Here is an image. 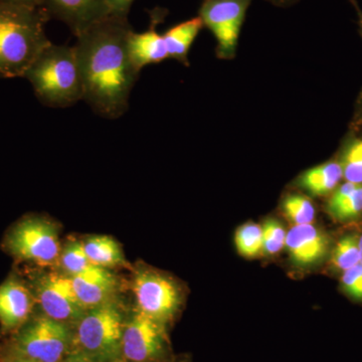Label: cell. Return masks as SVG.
I'll list each match as a JSON object with an SVG mask.
<instances>
[{
  "instance_id": "cell-1",
  "label": "cell",
  "mask_w": 362,
  "mask_h": 362,
  "mask_svg": "<svg viewBox=\"0 0 362 362\" xmlns=\"http://www.w3.org/2000/svg\"><path fill=\"white\" fill-rule=\"evenodd\" d=\"M132 30L128 20L109 16L76 37L74 45L84 87L83 100L97 115L110 120L128 111L139 77L128 54Z\"/></svg>"
},
{
  "instance_id": "cell-2",
  "label": "cell",
  "mask_w": 362,
  "mask_h": 362,
  "mask_svg": "<svg viewBox=\"0 0 362 362\" xmlns=\"http://www.w3.org/2000/svg\"><path fill=\"white\" fill-rule=\"evenodd\" d=\"M42 7L0 2V78L25 77L33 62L52 44Z\"/></svg>"
},
{
  "instance_id": "cell-3",
  "label": "cell",
  "mask_w": 362,
  "mask_h": 362,
  "mask_svg": "<svg viewBox=\"0 0 362 362\" xmlns=\"http://www.w3.org/2000/svg\"><path fill=\"white\" fill-rule=\"evenodd\" d=\"M42 104L66 108L84 99L82 75L75 49L52 44L33 62L25 77Z\"/></svg>"
},
{
  "instance_id": "cell-4",
  "label": "cell",
  "mask_w": 362,
  "mask_h": 362,
  "mask_svg": "<svg viewBox=\"0 0 362 362\" xmlns=\"http://www.w3.org/2000/svg\"><path fill=\"white\" fill-rule=\"evenodd\" d=\"M125 325L122 312L112 301L89 309L76 324L71 352H80L95 362L122 358Z\"/></svg>"
},
{
  "instance_id": "cell-5",
  "label": "cell",
  "mask_w": 362,
  "mask_h": 362,
  "mask_svg": "<svg viewBox=\"0 0 362 362\" xmlns=\"http://www.w3.org/2000/svg\"><path fill=\"white\" fill-rule=\"evenodd\" d=\"M73 349L70 326L40 315L23 324L14 332L9 354L35 362H63Z\"/></svg>"
},
{
  "instance_id": "cell-6",
  "label": "cell",
  "mask_w": 362,
  "mask_h": 362,
  "mask_svg": "<svg viewBox=\"0 0 362 362\" xmlns=\"http://www.w3.org/2000/svg\"><path fill=\"white\" fill-rule=\"evenodd\" d=\"M4 246L21 261L40 266L58 263L61 256L58 226L45 216H26L7 233Z\"/></svg>"
},
{
  "instance_id": "cell-7",
  "label": "cell",
  "mask_w": 362,
  "mask_h": 362,
  "mask_svg": "<svg viewBox=\"0 0 362 362\" xmlns=\"http://www.w3.org/2000/svg\"><path fill=\"white\" fill-rule=\"evenodd\" d=\"M252 0H204L199 16L216 40V57L232 59Z\"/></svg>"
},
{
  "instance_id": "cell-8",
  "label": "cell",
  "mask_w": 362,
  "mask_h": 362,
  "mask_svg": "<svg viewBox=\"0 0 362 362\" xmlns=\"http://www.w3.org/2000/svg\"><path fill=\"white\" fill-rule=\"evenodd\" d=\"M169 343L164 324L138 311L126 322L122 340L125 362H165Z\"/></svg>"
},
{
  "instance_id": "cell-9",
  "label": "cell",
  "mask_w": 362,
  "mask_h": 362,
  "mask_svg": "<svg viewBox=\"0 0 362 362\" xmlns=\"http://www.w3.org/2000/svg\"><path fill=\"white\" fill-rule=\"evenodd\" d=\"M133 292L138 311L162 324L175 316L180 305V293L175 283L156 272H137Z\"/></svg>"
},
{
  "instance_id": "cell-10",
  "label": "cell",
  "mask_w": 362,
  "mask_h": 362,
  "mask_svg": "<svg viewBox=\"0 0 362 362\" xmlns=\"http://www.w3.org/2000/svg\"><path fill=\"white\" fill-rule=\"evenodd\" d=\"M44 315L65 323L77 324L87 309L78 301L71 279L58 274H47L37 281L35 296Z\"/></svg>"
},
{
  "instance_id": "cell-11",
  "label": "cell",
  "mask_w": 362,
  "mask_h": 362,
  "mask_svg": "<svg viewBox=\"0 0 362 362\" xmlns=\"http://www.w3.org/2000/svg\"><path fill=\"white\" fill-rule=\"evenodd\" d=\"M49 18L63 21L76 37L109 16L106 0H44Z\"/></svg>"
},
{
  "instance_id": "cell-12",
  "label": "cell",
  "mask_w": 362,
  "mask_h": 362,
  "mask_svg": "<svg viewBox=\"0 0 362 362\" xmlns=\"http://www.w3.org/2000/svg\"><path fill=\"white\" fill-rule=\"evenodd\" d=\"M329 240L313 223L294 226L286 235L285 247L290 259L298 267L319 263L326 256Z\"/></svg>"
},
{
  "instance_id": "cell-13",
  "label": "cell",
  "mask_w": 362,
  "mask_h": 362,
  "mask_svg": "<svg viewBox=\"0 0 362 362\" xmlns=\"http://www.w3.org/2000/svg\"><path fill=\"white\" fill-rule=\"evenodd\" d=\"M35 305V296L16 278L0 285V325L4 333L20 329L28 322Z\"/></svg>"
},
{
  "instance_id": "cell-14",
  "label": "cell",
  "mask_w": 362,
  "mask_h": 362,
  "mask_svg": "<svg viewBox=\"0 0 362 362\" xmlns=\"http://www.w3.org/2000/svg\"><path fill=\"white\" fill-rule=\"evenodd\" d=\"M70 279L78 301L87 310L112 301L116 281L107 269L98 268L85 275Z\"/></svg>"
},
{
  "instance_id": "cell-15",
  "label": "cell",
  "mask_w": 362,
  "mask_h": 362,
  "mask_svg": "<svg viewBox=\"0 0 362 362\" xmlns=\"http://www.w3.org/2000/svg\"><path fill=\"white\" fill-rule=\"evenodd\" d=\"M131 63L138 71L144 66L159 64L169 59L163 35L157 32L156 23L143 33H130L127 42Z\"/></svg>"
},
{
  "instance_id": "cell-16",
  "label": "cell",
  "mask_w": 362,
  "mask_h": 362,
  "mask_svg": "<svg viewBox=\"0 0 362 362\" xmlns=\"http://www.w3.org/2000/svg\"><path fill=\"white\" fill-rule=\"evenodd\" d=\"M342 178L340 162L328 161L305 171L298 180V185L307 194L322 197L334 192Z\"/></svg>"
},
{
  "instance_id": "cell-17",
  "label": "cell",
  "mask_w": 362,
  "mask_h": 362,
  "mask_svg": "<svg viewBox=\"0 0 362 362\" xmlns=\"http://www.w3.org/2000/svg\"><path fill=\"white\" fill-rule=\"evenodd\" d=\"M326 209L337 221L356 220L362 214V185L346 181L338 185L331 194Z\"/></svg>"
},
{
  "instance_id": "cell-18",
  "label": "cell",
  "mask_w": 362,
  "mask_h": 362,
  "mask_svg": "<svg viewBox=\"0 0 362 362\" xmlns=\"http://www.w3.org/2000/svg\"><path fill=\"white\" fill-rule=\"evenodd\" d=\"M199 16L178 23L163 33L169 59H176L188 66V52L199 32L204 28Z\"/></svg>"
},
{
  "instance_id": "cell-19",
  "label": "cell",
  "mask_w": 362,
  "mask_h": 362,
  "mask_svg": "<svg viewBox=\"0 0 362 362\" xmlns=\"http://www.w3.org/2000/svg\"><path fill=\"white\" fill-rule=\"evenodd\" d=\"M88 258L99 268H111L126 263L122 249L109 235H93L83 242Z\"/></svg>"
},
{
  "instance_id": "cell-20",
  "label": "cell",
  "mask_w": 362,
  "mask_h": 362,
  "mask_svg": "<svg viewBox=\"0 0 362 362\" xmlns=\"http://www.w3.org/2000/svg\"><path fill=\"white\" fill-rule=\"evenodd\" d=\"M59 263L68 277L85 275L99 268L90 263L81 240H71L66 245L62 250Z\"/></svg>"
},
{
  "instance_id": "cell-21",
  "label": "cell",
  "mask_w": 362,
  "mask_h": 362,
  "mask_svg": "<svg viewBox=\"0 0 362 362\" xmlns=\"http://www.w3.org/2000/svg\"><path fill=\"white\" fill-rule=\"evenodd\" d=\"M282 211L293 225H309L315 220V206L302 194H289L283 199Z\"/></svg>"
},
{
  "instance_id": "cell-22",
  "label": "cell",
  "mask_w": 362,
  "mask_h": 362,
  "mask_svg": "<svg viewBox=\"0 0 362 362\" xmlns=\"http://www.w3.org/2000/svg\"><path fill=\"white\" fill-rule=\"evenodd\" d=\"M235 245L240 256L255 258L263 252V230L256 223H247L235 232Z\"/></svg>"
},
{
  "instance_id": "cell-23",
  "label": "cell",
  "mask_w": 362,
  "mask_h": 362,
  "mask_svg": "<svg viewBox=\"0 0 362 362\" xmlns=\"http://www.w3.org/2000/svg\"><path fill=\"white\" fill-rule=\"evenodd\" d=\"M339 162L343 178L349 182L362 185V138H354L347 143Z\"/></svg>"
},
{
  "instance_id": "cell-24",
  "label": "cell",
  "mask_w": 362,
  "mask_h": 362,
  "mask_svg": "<svg viewBox=\"0 0 362 362\" xmlns=\"http://www.w3.org/2000/svg\"><path fill=\"white\" fill-rule=\"evenodd\" d=\"M331 263L342 273L361 263L358 238L350 235H345L341 240H338L331 255Z\"/></svg>"
},
{
  "instance_id": "cell-25",
  "label": "cell",
  "mask_w": 362,
  "mask_h": 362,
  "mask_svg": "<svg viewBox=\"0 0 362 362\" xmlns=\"http://www.w3.org/2000/svg\"><path fill=\"white\" fill-rule=\"evenodd\" d=\"M263 230V252L268 256L278 254L284 249L286 235L284 228L276 220H268L262 226Z\"/></svg>"
},
{
  "instance_id": "cell-26",
  "label": "cell",
  "mask_w": 362,
  "mask_h": 362,
  "mask_svg": "<svg viewBox=\"0 0 362 362\" xmlns=\"http://www.w3.org/2000/svg\"><path fill=\"white\" fill-rule=\"evenodd\" d=\"M343 289L350 297L362 300V264H357L349 270L343 272L341 277Z\"/></svg>"
},
{
  "instance_id": "cell-27",
  "label": "cell",
  "mask_w": 362,
  "mask_h": 362,
  "mask_svg": "<svg viewBox=\"0 0 362 362\" xmlns=\"http://www.w3.org/2000/svg\"><path fill=\"white\" fill-rule=\"evenodd\" d=\"M135 0H106L109 9V16L128 20L131 6Z\"/></svg>"
},
{
  "instance_id": "cell-28",
  "label": "cell",
  "mask_w": 362,
  "mask_h": 362,
  "mask_svg": "<svg viewBox=\"0 0 362 362\" xmlns=\"http://www.w3.org/2000/svg\"><path fill=\"white\" fill-rule=\"evenodd\" d=\"M0 2L33 7H42L44 6V0H0Z\"/></svg>"
},
{
  "instance_id": "cell-29",
  "label": "cell",
  "mask_w": 362,
  "mask_h": 362,
  "mask_svg": "<svg viewBox=\"0 0 362 362\" xmlns=\"http://www.w3.org/2000/svg\"><path fill=\"white\" fill-rule=\"evenodd\" d=\"M63 362H95L80 352L73 351L64 359Z\"/></svg>"
},
{
  "instance_id": "cell-30",
  "label": "cell",
  "mask_w": 362,
  "mask_h": 362,
  "mask_svg": "<svg viewBox=\"0 0 362 362\" xmlns=\"http://www.w3.org/2000/svg\"><path fill=\"white\" fill-rule=\"evenodd\" d=\"M268 1L272 2L273 4H276L278 6H291V4L297 2L298 0H268Z\"/></svg>"
},
{
  "instance_id": "cell-31",
  "label": "cell",
  "mask_w": 362,
  "mask_h": 362,
  "mask_svg": "<svg viewBox=\"0 0 362 362\" xmlns=\"http://www.w3.org/2000/svg\"><path fill=\"white\" fill-rule=\"evenodd\" d=\"M352 4H354V6H356V11H357V16H358V25H359V30H361V35H362V11L361 9H359V7L357 6L356 2L354 1V0H351Z\"/></svg>"
},
{
  "instance_id": "cell-32",
  "label": "cell",
  "mask_w": 362,
  "mask_h": 362,
  "mask_svg": "<svg viewBox=\"0 0 362 362\" xmlns=\"http://www.w3.org/2000/svg\"><path fill=\"white\" fill-rule=\"evenodd\" d=\"M359 254H361V263L362 264V235L358 238Z\"/></svg>"
},
{
  "instance_id": "cell-33",
  "label": "cell",
  "mask_w": 362,
  "mask_h": 362,
  "mask_svg": "<svg viewBox=\"0 0 362 362\" xmlns=\"http://www.w3.org/2000/svg\"><path fill=\"white\" fill-rule=\"evenodd\" d=\"M113 362H125V361H124L122 358H120V359H117V361H113Z\"/></svg>"
},
{
  "instance_id": "cell-34",
  "label": "cell",
  "mask_w": 362,
  "mask_h": 362,
  "mask_svg": "<svg viewBox=\"0 0 362 362\" xmlns=\"http://www.w3.org/2000/svg\"><path fill=\"white\" fill-rule=\"evenodd\" d=\"M0 362H2V361H1V359H0Z\"/></svg>"
}]
</instances>
